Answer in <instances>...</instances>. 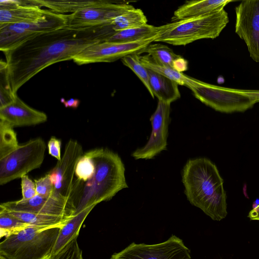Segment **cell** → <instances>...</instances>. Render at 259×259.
Masks as SVG:
<instances>
[{"mask_svg": "<svg viewBox=\"0 0 259 259\" xmlns=\"http://www.w3.org/2000/svg\"><path fill=\"white\" fill-rule=\"evenodd\" d=\"M133 8L128 2L103 0L99 5L67 14L66 26L83 28L109 24Z\"/></svg>", "mask_w": 259, "mask_h": 259, "instance_id": "8fae6325", "label": "cell"}, {"mask_svg": "<svg viewBox=\"0 0 259 259\" xmlns=\"http://www.w3.org/2000/svg\"><path fill=\"white\" fill-rule=\"evenodd\" d=\"M185 193L190 203L212 220L220 221L228 214L224 181L216 165L206 158L189 160L182 171Z\"/></svg>", "mask_w": 259, "mask_h": 259, "instance_id": "3957f363", "label": "cell"}, {"mask_svg": "<svg viewBox=\"0 0 259 259\" xmlns=\"http://www.w3.org/2000/svg\"><path fill=\"white\" fill-rule=\"evenodd\" d=\"M236 33L245 42L250 57L259 63V0H245L235 8Z\"/></svg>", "mask_w": 259, "mask_h": 259, "instance_id": "4fadbf2b", "label": "cell"}, {"mask_svg": "<svg viewBox=\"0 0 259 259\" xmlns=\"http://www.w3.org/2000/svg\"><path fill=\"white\" fill-rule=\"evenodd\" d=\"M229 21L228 13L223 9L172 22L160 26V31L154 41L186 46L201 39H214L220 35Z\"/></svg>", "mask_w": 259, "mask_h": 259, "instance_id": "277c9868", "label": "cell"}, {"mask_svg": "<svg viewBox=\"0 0 259 259\" xmlns=\"http://www.w3.org/2000/svg\"><path fill=\"white\" fill-rule=\"evenodd\" d=\"M21 180L22 194L21 200H26L34 197L37 194L34 182H33L27 175L23 176Z\"/></svg>", "mask_w": 259, "mask_h": 259, "instance_id": "836d02e7", "label": "cell"}, {"mask_svg": "<svg viewBox=\"0 0 259 259\" xmlns=\"http://www.w3.org/2000/svg\"><path fill=\"white\" fill-rule=\"evenodd\" d=\"M46 145L40 138L32 139L19 146L0 159V185L21 178L39 168L45 155Z\"/></svg>", "mask_w": 259, "mask_h": 259, "instance_id": "52a82bcc", "label": "cell"}, {"mask_svg": "<svg viewBox=\"0 0 259 259\" xmlns=\"http://www.w3.org/2000/svg\"><path fill=\"white\" fill-rule=\"evenodd\" d=\"M34 183L37 195L47 197L54 194V186L47 174L45 176L35 180Z\"/></svg>", "mask_w": 259, "mask_h": 259, "instance_id": "d6a6232c", "label": "cell"}, {"mask_svg": "<svg viewBox=\"0 0 259 259\" xmlns=\"http://www.w3.org/2000/svg\"><path fill=\"white\" fill-rule=\"evenodd\" d=\"M0 108L13 102L17 95L14 94L8 77L6 62H0Z\"/></svg>", "mask_w": 259, "mask_h": 259, "instance_id": "f546056e", "label": "cell"}, {"mask_svg": "<svg viewBox=\"0 0 259 259\" xmlns=\"http://www.w3.org/2000/svg\"><path fill=\"white\" fill-rule=\"evenodd\" d=\"M160 29V26L147 24L116 32L106 41L122 43L139 41L157 35Z\"/></svg>", "mask_w": 259, "mask_h": 259, "instance_id": "cb8c5ba5", "label": "cell"}, {"mask_svg": "<svg viewBox=\"0 0 259 259\" xmlns=\"http://www.w3.org/2000/svg\"><path fill=\"white\" fill-rule=\"evenodd\" d=\"M157 36L143 40L128 43L105 41L85 48L73 59L81 65L99 62H111L134 53L142 54L143 50L154 41Z\"/></svg>", "mask_w": 259, "mask_h": 259, "instance_id": "30bf717a", "label": "cell"}, {"mask_svg": "<svg viewBox=\"0 0 259 259\" xmlns=\"http://www.w3.org/2000/svg\"><path fill=\"white\" fill-rule=\"evenodd\" d=\"M62 226L25 228L6 237L0 244V254L8 259H51Z\"/></svg>", "mask_w": 259, "mask_h": 259, "instance_id": "5b68a950", "label": "cell"}, {"mask_svg": "<svg viewBox=\"0 0 259 259\" xmlns=\"http://www.w3.org/2000/svg\"><path fill=\"white\" fill-rule=\"evenodd\" d=\"M140 59L146 68L175 81L179 85H184L191 89L202 82V81L188 76L171 67L157 63L149 55L140 56Z\"/></svg>", "mask_w": 259, "mask_h": 259, "instance_id": "7402d4cb", "label": "cell"}, {"mask_svg": "<svg viewBox=\"0 0 259 259\" xmlns=\"http://www.w3.org/2000/svg\"><path fill=\"white\" fill-rule=\"evenodd\" d=\"M67 14L50 11L44 18L34 22L0 24V49L10 50L37 34L65 27Z\"/></svg>", "mask_w": 259, "mask_h": 259, "instance_id": "ba28073f", "label": "cell"}, {"mask_svg": "<svg viewBox=\"0 0 259 259\" xmlns=\"http://www.w3.org/2000/svg\"><path fill=\"white\" fill-rule=\"evenodd\" d=\"M146 53L157 63L182 72L187 70L188 62L176 54L168 46L161 44H150L142 51Z\"/></svg>", "mask_w": 259, "mask_h": 259, "instance_id": "ffe728a7", "label": "cell"}, {"mask_svg": "<svg viewBox=\"0 0 259 259\" xmlns=\"http://www.w3.org/2000/svg\"><path fill=\"white\" fill-rule=\"evenodd\" d=\"M103 0H31L33 5L45 7L50 11L59 13H73L78 10L101 4Z\"/></svg>", "mask_w": 259, "mask_h": 259, "instance_id": "603a6c76", "label": "cell"}, {"mask_svg": "<svg viewBox=\"0 0 259 259\" xmlns=\"http://www.w3.org/2000/svg\"><path fill=\"white\" fill-rule=\"evenodd\" d=\"M47 119L45 113L30 107L17 95L13 102L0 108V120L13 127L36 125L44 123Z\"/></svg>", "mask_w": 259, "mask_h": 259, "instance_id": "2e32d148", "label": "cell"}, {"mask_svg": "<svg viewBox=\"0 0 259 259\" xmlns=\"http://www.w3.org/2000/svg\"><path fill=\"white\" fill-rule=\"evenodd\" d=\"M190 249L175 235L153 244L133 242L109 259H191Z\"/></svg>", "mask_w": 259, "mask_h": 259, "instance_id": "9c48e42d", "label": "cell"}, {"mask_svg": "<svg viewBox=\"0 0 259 259\" xmlns=\"http://www.w3.org/2000/svg\"><path fill=\"white\" fill-rule=\"evenodd\" d=\"M95 170L94 162L92 158L86 152L79 158L76 164L75 170V179L80 182H86L93 177Z\"/></svg>", "mask_w": 259, "mask_h": 259, "instance_id": "4dcf8cb0", "label": "cell"}, {"mask_svg": "<svg viewBox=\"0 0 259 259\" xmlns=\"http://www.w3.org/2000/svg\"><path fill=\"white\" fill-rule=\"evenodd\" d=\"M48 148L50 155L58 161L61 159V141L55 137H52L48 142Z\"/></svg>", "mask_w": 259, "mask_h": 259, "instance_id": "e575fe53", "label": "cell"}, {"mask_svg": "<svg viewBox=\"0 0 259 259\" xmlns=\"http://www.w3.org/2000/svg\"><path fill=\"white\" fill-rule=\"evenodd\" d=\"M190 90L202 103L222 113L243 112L259 103V90L233 89L203 81Z\"/></svg>", "mask_w": 259, "mask_h": 259, "instance_id": "8992f818", "label": "cell"}, {"mask_svg": "<svg viewBox=\"0 0 259 259\" xmlns=\"http://www.w3.org/2000/svg\"><path fill=\"white\" fill-rule=\"evenodd\" d=\"M6 210L10 214L16 218L18 220L25 223L34 226H62L66 223L67 220L70 218L61 216L50 215L27 212Z\"/></svg>", "mask_w": 259, "mask_h": 259, "instance_id": "d4e9b609", "label": "cell"}, {"mask_svg": "<svg viewBox=\"0 0 259 259\" xmlns=\"http://www.w3.org/2000/svg\"><path fill=\"white\" fill-rule=\"evenodd\" d=\"M50 12V10L35 5L0 9V24L36 21L45 17Z\"/></svg>", "mask_w": 259, "mask_h": 259, "instance_id": "44dd1931", "label": "cell"}, {"mask_svg": "<svg viewBox=\"0 0 259 259\" xmlns=\"http://www.w3.org/2000/svg\"><path fill=\"white\" fill-rule=\"evenodd\" d=\"M83 154L82 146L77 141H68L61 160L47 173L53 183L54 194L70 200L75 179L76 165Z\"/></svg>", "mask_w": 259, "mask_h": 259, "instance_id": "7c38bea8", "label": "cell"}, {"mask_svg": "<svg viewBox=\"0 0 259 259\" xmlns=\"http://www.w3.org/2000/svg\"><path fill=\"white\" fill-rule=\"evenodd\" d=\"M115 32L111 23L83 28L65 26L37 34L4 52L14 94L44 69L73 60L85 48L106 41Z\"/></svg>", "mask_w": 259, "mask_h": 259, "instance_id": "6da1fadb", "label": "cell"}, {"mask_svg": "<svg viewBox=\"0 0 259 259\" xmlns=\"http://www.w3.org/2000/svg\"><path fill=\"white\" fill-rule=\"evenodd\" d=\"M0 259H8V258H7L5 256H3V255L0 254Z\"/></svg>", "mask_w": 259, "mask_h": 259, "instance_id": "74e56055", "label": "cell"}, {"mask_svg": "<svg viewBox=\"0 0 259 259\" xmlns=\"http://www.w3.org/2000/svg\"><path fill=\"white\" fill-rule=\"evenodd\" d=\"M230 0L187 1L174 13L171 21L202 16L224 9Z\"/></svg>", "mask_w": 259, "mask_h": 259, "instance_id": "e0dca14e", "label": "cell"}, {"mask_svg": "<svg viewBox=\"0 0 259 259\" xmlns=\"http://www.w3.org/2000/svg\"><path fill=\"white\" fill-rule=\"evenodd\" d=\"M140 53H134L126 55L121 59L125 66L130 68L146 87L151 97L154 98L151 89L148 69L141 62Z\"/></svg>", "mask_w": 259, "mask_h": 259, "instance_id": "f1b7e54d", "label": "cell"}, {"mask_svg": "<svg viewBox=\"0 0 259 259\" xmlns=\"http://www.w3.org/2000/svg\"><path fill=\"white\" fill-rule=\"evenodd\" d=\"M61 102L64 105L65 107H71L73 108H76L80 103L78 100L74 99H70L68 100H65L64 99H61Z\"/></svg>", "mask_w": 259, "mask_h": 259, "instance_id": "d590c367", "label": "cell"}, {"mask_svg": "<svg viewBox=\"0 0 259 259\" xmlns=\"http://www.w3.org/2000/svg\"><path fill=\"white\" fill-rule=\"evenodd\" d=\"M87 153L94 162L95 170L86 182L75 180L71 198L74 215L89 206L110 200L119 191L128 187L124 166L117 154L102 148Z\"/></svg>", "mask_w": 259, "mask_h": 259, "instance_id": "7a4b0ae2", "label": "cell"}, {"mask_svg": "<svg viewBox=\"0 0 259 259\" xmlns=\"http://www.w3.org/2000/svg\"><path fill=\"white\" fill-rule=\"evenodd\" d=\"M51 259H83L82 251L79 248L77 238L62 252Z\"/></svg>", "mask_w": 259, "mask_h": 259, "instance_id": "1f68e13d", "label": "cell"}, {"mask_svg": "<svg viewBox=\"0 0 259 259\" xmlns=\"http://www.w3.org/2000/svg\"><path fill=\"white\" fill-rule=\"evenodd\" d=\"M148 20L140 9L133 8L115 18L111 22L115 32L147 24Z\"/></svg>", "mask_w": 259, "mask_h": 259, "instance_id": "484cf974", "label": "cell"}, {"mask_svg": "<svg viewBox=\"0 0 259 259\" xmlns=\"http://www.w3.org/2000/svg\"><path fill=\"white\" fill-rule=\"evenodd\" d=\"M248 217L252 221H259V204L249 211Z\"/></svg>", "mask_w": 259, "mask_h": 259, "instance_id": "8d00e7d4", "label": "cell"}, {"mask_svg": "<svg viewBox=\"0 0 259 259\" xmlns=\"http://www.w3.org/2000/svg\"><path fill=\"white\" fill-rule=\"evenodd\" d=\"M170 112V104L158 100L156 109L150 118L152 131L149 140L144 147L132 154L136 159H152L166 149Z\"/></svg>", "mask_w": 259, "mask_h": 259, "instance_id": "9a60e30c", "label": "cell"}, {"mask_svg": "<svg viewBox=\"0 0 259 259\" xmlns=\"http://www.w3.org/2000/svg\"><path fill=\"white\" fill-rule=\"evenodd\" d=\"M95 206L93 205L89 206L74 215L61 228L51 258L62 252L77 238L82 223Z\"/></svg>", "mask_w": 259, "mask_h": 259, "instance_id": "ac0fdd59", "label": "cell"}, {"mask_svg": "<svg viewBox=\"0 0 259 259\" xmlns=\"http://www.w3.org/2000/svg\"><path fill=\"white\" fill-rule=\"evenodd\" d=\"M0 208L9 211L27 212L66 218H71L75 213V209L69 199L54 194L47 197L36 194L33 198L26 200L20 199L8 201L1 203Z\"/></svg>", "mask_w": 259, "mask_h": 259, "instance_id": "5bb4252c", "label": "cell"}, {"mask_svg": "<svg viewBox=\"0 0 259 259\" xmlns=\"http://www.w3.org/2000/svg\"><path fill=\"white\" fill-rule=\"evenodd\" d=\"M151 89L154 96L164 103L171 104L181 97L179 84L161 74L148 69Z\"/></svg>", "mask_w": 259, "mask_h": 259, "instance_id": "d6986e66", "label": "cell"}, {"mask_svg": "<svg viewBox=\"0 0 259 259\" xmlns=\"http://www.w3.org/2000/svg\"><path fill=\"white\" fill-rule=\"evenodd\" d=\"M18 146L17 135L13 127L7 122L0 120V159Z\"/></svg>", "mask_w": 259, "mask_h": 259, "instance_id": "4316f807", "label": "cell"}, {"mask_svg": "<svg viewBox=\"0 0 259 259\" xmlns=\"http://www.w3.org/2000/svg\"><path fill=\"white\" fill-rule=\"evenodd\" d=\"M27 224L10 214L6 210L0 208V236L6 237L17 233L28 227Z\"/></svg>", "mask_w": 259, "mask_h": 259, "instance_id": "83f0119b", "label": "cell"}]
</instances>
